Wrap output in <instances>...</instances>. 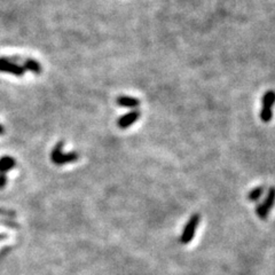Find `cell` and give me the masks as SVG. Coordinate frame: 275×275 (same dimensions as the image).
Here are the masks:
<instances>
[{"label": "cell", "instance_id": "7c38bea8", "mask_svg": "<svg viewBox=\"0 0 275 275\" xmlns=\"http://www.w3.org/2000/svg\"><path fill=\"white\" fill-rule=\"evenodd\" d=\"M3 132H5V129H3V126L0 124V134H3Z\"/></svg>", "mask_w": 275, "mask_h": 275}, {"label": "cell", "instance_id": "30bf717a", "mask_svg": "<svg viewBox=\"0 0 275 275\" xmlns=\"http://www.w3.org/2000/svg\"><path fill=\"white\" fill-rule=\"evenodd\" d=\"M23 67H24V69H28L35 74H40V71H41V67L39 65V62H37V61H35V60H31V59L25 60Z\"/></svg>", "mask_w": 275, "mask_h": 275}, {"label": "cell", "instance_id": "5b68a950", "mask_svg": "<svg viewBox=\"0 0 275 275\" xmlns=\"http://www.w3.org/2000/svg\"><path fill=\"white\" fill-rule=\"evenodd\" d=\"M0 71H1V73L12 74L14 76L22 77L25 73V69L24 67L20 66L17 62L13 61V60L0 58Z\"/></svg>", "mask_w": 275, "mask_h": 275}, {"label": "cell", "instance_id": "3957f363", "mask_svg": "<svg viewBox=\"0 0 275 275\" xmlns=\"http://www.w3.org/2000/svg\"><path fill=\"white\" fill-rule=\"evenodd\" d=\"M274 204H275V187L272 186L269 188V190H267V195L265 199H264V202L257 205V208H256V213H257V216L261 218V219L266 220Z\"/></svg>", "mask_w": 275, "mask_h": 275}, {"label": "cell", "instance_id": "6da1fadb", "mask_svg": "<svg viewBox=\"0 0 275 275\" xmlns=\"http://www.w3.org/2000/svg\"><path fill=\"white\" fill-rule=\"evenodd\" d=\"M63 148V142L60 141L59 144H56L54 148H53L52 153H51V161L53 163L56 165H65L68 163H73V162H76L79 155L76 152H71V153H63L62 152Z\"/></svg>", "mask_w": 275, "mask_h": 275}, {"label": "cell", "instance_id": "9c48e42d", "mask_svg": "<svg viewBox=\"0 0 275 275\" xmlns=\"http://www.w3.org/2000/svg\"><path fill=\"white\" fill-rule=\"evenodd\" d=\"M266 191V186L265 184H261V186H257L254 189L250 190V193L248 194V199L250 202H257L259 198L263 196V194Z\"/></svg>", "mask_w": 275, "mask_h": 275}, {"label": "cell", "instance_id": "277c9868", "mask_svg": "<svg viewBox=\"0 0 275 275\" xmlns=\"http://www.w3.org/2000/svg\"><path fill=\"white\" fill-rule=\"evenodd\" d=\"M199 220H201V217H199L198 213L191 214L188 223L183 227L182 236H180V242L183 244H188L194 239L195 233H196V229L198 227Z\"/></svg>", "mask_w": 275, "mask_h": 275}, {"label": "cell", "instance_id": "52a82bcc", "mask_svg": "<svg viewBox=\"0 0 275 275\" xmlns=\"http://www.w3.org/2000/svg\"><path fill=\"white\" fill-rule=\"evenodd\" d=\"M118 105L120 107H125V108H137L140 104V101H139L137 97L133 96H129V95H120L117 97L116 100Z\"/></svg>", "mask_w": 275, "mask_h": 275}, {"label": "cell", "instance_id": "8fae6325", "mask_svg": "<svg viewBox=\"0 0 275 275\" xmlns=\"http://www.w3.org/2000/svg\"><path fill=\"white\" fill-rule=\"evenodd\" d=\"M7 183V177L6 175H0V189L6 186Z\"/></svg>", "mask_w": 275, "mask_h": 275}, {"label": "cell", "instance_id": "ba28073f", "mask_svg": "<svg viewBox=\"0 0 275 275\" xmlns=\"http://www.w3.org/2000/svg\"><path fill=\"white\" fill-rule=\"evenodd\" d=\"M16 165V161L10 156H3L0 158V175H6Z\"/></svg>", "mask_w": 275, "mask_h": 275}, {"label": "cell", "instance_id": "8992f818", "mask_svg": "<svg viewBox=\"0 0 275 275\" xmlns=\"http://www.w3.org/2000/svg\"><path fill=\"white\" fill-rule=\"evenodd\" d=\"M140 116H141L140 110H132L130 112H127V114L123 115L122 117L118 118L117 126L122 130L129 129L130 126L133 125V124L140 118Z\"/></svg>", "mask_w": 275, "mask_h": 275}, {"label": "cell", "instance_id": "7a4b0ae2", "mask_svg": "<svg viewBox=\"0 0 275 275\" xmlns=\"http://www.w3.org/2000/svg\"><path fill=\"white\" fill-rule=\"evenodd\" d=\"M275 104V92L270 90L264 94L262 99L261 119L264 123H270L273 117V107Z\"/></svg>", "mask_w": 275, "mask_h": 275}]
</instances>
